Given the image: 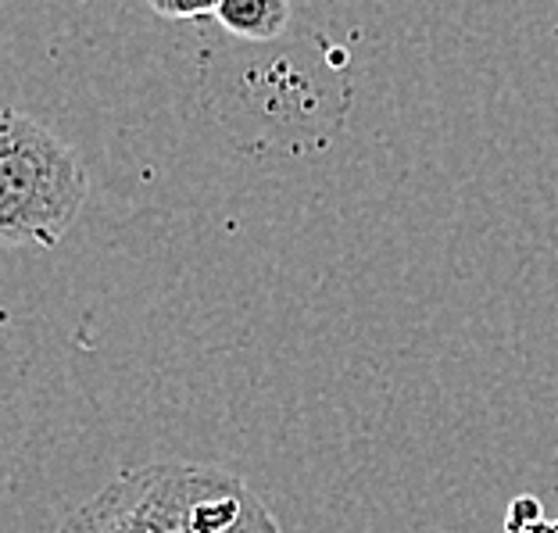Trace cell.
I'll use <instances>...</instances> for the list:
<instances>
[{
    "label": "cell",
    "mask_w": 558,
    "mask_h": 533,
    "mask_svg": "<svg viewBox=\"0 0 558 533\" xmlns=\"http://www.w3.org/2000/svg\"><path fill=\"white\" fill-rule=\"evenodd\" d=\"M58 533H283L255 490L211 465L158 462L125 473Z\"/></svg>",
    "instance_id": "cell-1"
},
{
    "label": "cell",
    "mask_w": 558,
    "mask_h": 533,
    "mask_svg": "<svg viewBox=\"0 0 558 533\" xmlns=\"http://www.w3.org/2000/svg\"><path fill=\"white\" fill-rule=\"evenodd\" d=\"M90 194L83 158L40 122L8 108L0 119V244L54 251Z\"/></svg>",
    "instance_id": "cell-2"
},
{
    "label": "cell",
    "mask_w": 558,
    "mask_h": 533,
    "mask_svg": "<svg viewBox=\"0 0 558 533\" xmlns=\"http://www.w3.org/2000/svg\"><path fill=\"white\" fill-rule=\"evenodd\" d=\"M219 25L251 44H269L283 36L290 22V0H222Z\"/></svg>",
    "instance_id": "cell-3"
},
{
    "label": "cell",
    "mask_w": 558,
    "mask_h": 533,
    "mask_svg": "<svg viewBox=\"0 0 558 533\" xmlns=\"http://www.w3.org/2000/svg\"><path fill=\"white\" fill-rule=\"evenodd\" d=\"M222 0H147V8L165 22H201L208 15H219Z\"/></svg>",
    "instance_id": "cell-4"
},
{
    "label": "cell",
    "mask_w": 558,
    "mask_h": 533,
    "mask_svg": "<svg viewBox=\"0 0 558 533\" xmlns=\"http://www.w3.org/2000/svg\"><path fill=\"white\" fill-rule=\"evenodd\" d=\"M509 533H526L530 526H537L541 523V505L534 498H519L512 501V509H509Z\"/></svg>",
    "instance_id": "cell-5"
}]
</instances>
